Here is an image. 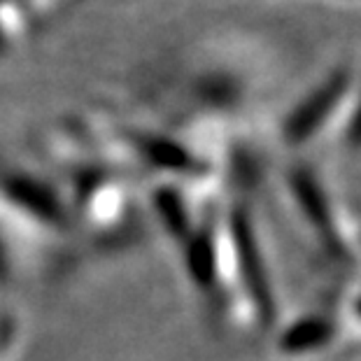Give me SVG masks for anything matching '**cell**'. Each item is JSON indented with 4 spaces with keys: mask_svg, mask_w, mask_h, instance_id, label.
<instances>
[{
    "mask_svg": "<svg viewBox=\"0 0 361 361\" xmlns=\"http://www.w3.org/2000/svg\"><path fill=\"white\" fill-rule=\"evenodd\" d=\"M240 252H243V264H245V278H247V282H250V287H252V291L259 296V303L261 305H266L268 303V294H266V282H264V278H261V264H259V255H257V247L252 245V240H250V235L245 233V231H240Z\"/></svg>",
    "mask_w": 361,
    "mask_h": 361,
    "instance_id": "3957f363",
    "label": "cell"
},
{
    "mask_svg": "<svg viewBox=\"0 0 361 361\" xmlns=\"http://www.w3.org/2000/svg\"><path fill=\"white\" fill-rule=\"evenodd\" d=\"M331 336V329L329 324L319 319H305L301 324H296L294 329H289L287 338H284V345L289 348V352H305L312 348H319L322 343L329 341Z\"/></svg>",
    "mask_w": 361,
    "mask_h": 361,
    "instance_id": "7a4b0ae2",
    "label": "cell"
},
{
    "mask_svg": "<svg viewBox=\"0 0 361 361\" xmlns=\"http://www.w3.org/2000/svg\"><path fill=\"white\" fill-rule=\"evenodd\" d=\"M352 87L350 68H338L324 82H319L301 103L296 105V110L289 114L284 121V133L291 142H303L312 137L322 124L336 112V107L348 94Z\"/></svg>",
    "mask_w": 361,
    "mask_h": 361,
    "instance_id": "6da1fadb",
    "label": "cell"
}]
</instances>
